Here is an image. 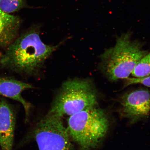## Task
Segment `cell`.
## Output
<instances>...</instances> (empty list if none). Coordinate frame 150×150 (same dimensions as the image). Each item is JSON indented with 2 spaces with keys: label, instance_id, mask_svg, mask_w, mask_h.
<instances>
[{
  "label": "cell",
  "instance_id": "6da1fadb",
  "mask_svg": "<svg viewBox=\"0 0 150 150\" xmlns=\"http://www.w3.org/2000/svg\"><path fill=\"white\" fill-rule=\"evenodd\" d=\"M39 32V28L34 25L18 36L0 57L1 66L19 74H36L61 45L45 44Z\"/></svg>",
  "mask_w": 150,
  "mask_h": 150
},
{
  "label": "cell",
  "instance_id": "7a4b0ae2",
  "mask_svg": "<svg viewBox=\"0 0 150 150\" xmlns=\"http://www.w3.org/2000/svg\"><path fill=\"white\" fill-rule=\"evenodd\" d=\"M130 31L118 37L113 47L100 56L103 72L111 81L129 77L140 60L148 53L141 43L131 39Z\"/></svg>",
  "mask_w": 150,
  "mask_h": 150
},
{
  "label": "cell",
  "instance_id": "3957f363",
  "mask_svg": "<svg viewBox=\"0 0 150 150\" xmlns=\"http://www.w3.org/2000/svg\"><path fill=\"white\" fill-rule=\"evenodd\" d=\"M108 126L104 112L95 106L70 116L67 129L80 150H90L98 146L107 132Z\"/></svg>",
  "mask_w": 150,
  "mask_h": 150
},
{
  "label": "cell",
  "instance_id": "277c9868",
  "mask_svg": "<svg viewBox=\"0 0 150 150\" xmlns=\"http://www.w3.org/2000/svg\"><path fill=\"white\" fill-rule=\"evenodd\" d=\"M96 91L89 80L69 79L63 82L48 114L62 117L95 106Z\"/></svg>",
  "mask_w": 150,
  "mask_h": 150
},
{
  "label": "cell",
  "instance_id": "5b68a950",
  "mask_svg": "<svg viewBox=\"0 0 150 150\" xmlns=\"http://www.w3.org/2000/svg\"><path fill=\"white\" fill-rule=\"evenodd\" d=\"M62 118L47 113L38 124L35 136L39 150H73L70 137Z\"/></svg>",
  "mask_w": 150,
  "mask_h": 150
},
{
  "label": "cell",
  "instance_id": "8992f818",
  "mask_svg": "<svg viewBox=\"0 0 150 150\" xmlns=\"http://www.w3.org/2000/svg\"><path fill=\"white\" fill-rule=\"evenodd\" d=\"M120 103L123 117L133 121L147 117L150 112L149 90L138 89L125 93Z\"/></svg>",
  "mask_w": 150,
  "mask_h": 150
},
{
  "label": "cell",
  "instance_id": "52a82bcc",
  "mask_svg": "<svg viewBox=\"0 0 150 150\" xmlns=\"http://www.w3.org/2000/svg\"><path fill=\"white\" fill-rule=\"evenodd\" d=\"M16 119L11 106L0 99V147L1 150H12Z\"/></svg>",
  "mask_w": 150,
  "mask_h": 150
},
{
  "label": "cell",
  "instance_id": "ba28073f",
  "mask_svg": "<svg viewBox=\"0 0 150 150\" xmlns=\"http://www.w3.org/2000/svg\"><path fill=\"white\" fill-rule=\"evenodd\" d=\"M33 88L31 84L14 78L0 77V95L21 103L25 110L26 117L29 115L31 105L23 98L22 93L25 90Z\"/></svg>",
  "mask_w": 150,
  "mask_h": 150
},
{
  "label": "cell",
  "instance_id": "9c48e42d",
  "mask_svg": "<svg viewBox=\"0 0 150 150\" xmlns=\"http://www.w3.org/2000/svg\"><path fill=\"white\" fill-rule=\"evenodd\" d=\"M22 20L0 9V47L6 49L18 36Z\"/></svg>",
  "mask_w": 150,
  "mask_h": 150
},
{
  "label": "cell",
  "instance_id": "30bf717a",
  "mask_svg": "<svg viewBox=\"0 0 150 150\" xmlns=\"http://www.w3.org/2000/svg\"><path fill=\"white\" fill-rule=\"evenodd\" d=\"M28 7L27 0H0V9L7 13L18 12Z\"/></svg>",
  "mask_w": 150,
  "mask_h": 150
},
{
  "label": "cell",
  "instance_id": "8fae6325",
  "mask_svg": "<svg viewBox=\"0 0 150 150\" xmlns=\"http://www.w3.org/2000/svg\"><path fill=\"white\" fill-rule=\"evenodd\" d=\"M150 54L148 53L140 60L131 72L133 77L143 78L150 76Z\"/></svg>",
  "mask_w": 150,
  "mask_h": 150
},
{
  "label": "cell",
  "instance_id": "7c38bea8",
  "mask_svg": "<svg viewBox=\"0 0 150 150\" xmlns=\"http://www.w3.org/2000/svg\"><path fill=\"white\" fill-rule=\"evenodd\" d=\"M124 87H126L133 84H140L148 87H150V76L143 78H127L125 79Z\"/></svg>",
  "mask_w": 150,
  "mask_h": 150
},
{
  "label": "cell",
  "instance_id": "4fadbf2b",
  "mask_svg": "<svg viewBox=\"0 0 150 150\" xmlns=\"http://www.w3.org/2000/svg\"><path fill=\"white\" fill-rule=\"evenodd\" d=\"M1 54H0V57H1Z\"/></svg>",
  "mask_w": 150,
  "mask_h": 150
}]
</instances>
